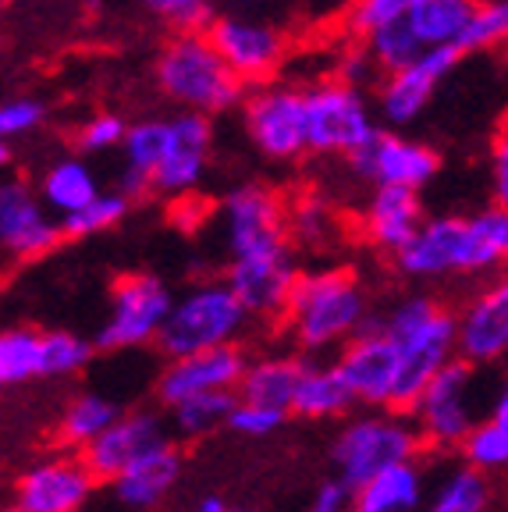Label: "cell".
I'll return each mask as SVG.
<instances>
[{"label":"cell","instance_id":"6da1fadb","mask_svg":"<svg viewBox=\"0 0 508 512\" xmlns=\"http://www.w3.org/2000/svg\"><path fill=\"white\" fill-rule=\"evenodd\" d=\"M381 324L402 356L391 413H416L434 377L459 360V313L430 296H409L381 313Z\"/></svg>","mask_w":508,"mask_h":512},{"label":"cell","instance_id":"7a4b0ae2","mask_svg":"<svg viewBox=\"0 0 508 512\" xmlns=\"http://www.w3.org/2000/svg\"><path fill=\"white\" fill-rule=\"evenodd\" d=\"M370 306L352 271H310L299 274L288 299L285 324L306 352L349 345L363 331Z\"/></svg>","mask_w":508,"mask_h":512},{"label":"cell","instance_id":"3957f363","mask_svg":"<svg viewBox=\"0 0 508 512\" xmlns=\"http://www.w3.org/2000/svg\"><path fill=\"white\" fill-rule=\"evenodd\" d=\"M157 86L167 100L196 114L228 111L242 100L246 82L231 72L207 32H178L157 57Z\"/></svg>","mask_w":508,"mask_h":512},{"label":"cell","instance_id":"277c9868","mask_svg":"<svg viewBox=\"0 0 508 512\" xmlns=\"http://www.w3.org/2000/svg\"><path fill=\"white\" fill-rule=\"evenodd\" d=\"M249 310L228 288V281H203L175 299V310L167 317L157 338V349L171 360H185L196 352L239 345V335L249 324Z\"/></svg>","mask_w":508,"mask_h":512},{"label":"cell","instance_id":"5b68a950","mask_svg":"<svg viewBox=\"0 0 508 512\" xmlns=\"http://www.w3.org/2000/svg\"><path fill=\"white\" fill-rule=\"evenodd\" d=\"M423 448L420 427L405 424L402 413H370L356 416L338 431L331 445V463L338 470V480L359 491L377 473L391 470L398 463H413V456Z\"/></svg>","mask_w":508,"mask_h":512},{"label":"cell","instance_id":"8992f818","mask_svg":"<svg viewBox=\"0 0 508 512\" xmlns=\"http://www.w3.org/2000/svg\"><path fill=\"white\" fill-rule=\"evenodd\" d=\"M395 264L409 278H445V274H484L501 260L491 253L473 217H430L409 246L395 256Z\"/></svg>","mask_w":508,"mask_h":512},{"label":"cell","instance_id":"52a82bcc","mask_svg":"<svg viewBox=\"0 0 508 512\" xmlns=\"http://www.w3.org/2000/svg\"><path fill=\"white\" fill-rule=\"evenodd\" d=\"M171 310L175 296L157 274H121L111 285V317L104 320L93 345L100 352L157 345Z\"/></svg>","mask_w":508,"mask_h":512},{"label":"cell","instance_id":"ba28073f","mask_svg":"<svg viewBox=\"0 0 508 512\" xmlns=\"http://www.w3.org/2000/svg\"><path fill=\"white\" fill-rule=\"evenodd\" d=\"M306 132L313 153H352L377 136L363 93L345 82H324L306 93Z\"/></svg>","mask_w":508,"mask_h":512},{"label":"cell","instance_id":"9c48e42d","mask_svg":"<svg viewBox=\"0 0 508 512\" xmlns=\"http://www.w3.org/2000/svg\"><path fill=\"white\" fill-rule=\"evenodd\" d=\"M288 224L292 221L285 214V203L267 185H239L224 200V239H228L231 260L288 249Z\"/></svg>","mask_w":508,"mask_h":512},{"label":"cell","instance_id":"30bf717a","mask_svg":"<svg viewBox=\"0 0 508 512\" xmlns=\"http://www.w3.org/2000/svg\"><path fill=\"white\" fill-rule=\"evenodd\" d=\"M473 363L455 360L448 363L441 374L434 377V384L427 388V395L416 406V420H420V434L427 445L434 448H462V441L477 431V413H473V381H477Z\"/></svg>","mask_w":508,"mask_h":512},{"label":"cell","instance_id":"8fae6325","mask_svg":"<svg viewBox=\"0 0 508 512\" xmlns=\"http://www.w3.org/2000/svg\"><path fill=\"white\" fill-rule=\"evenodd\" d=\"M246 132L256 150L274 160H295L310 150L306 93L288 86H263L246 100Z\"/></svg>","mask_w":508,"mask_h":512},{"label":"cell","instance_id":"7c38bea8","mask_svg":"<svg viewBox=\"0 0 508 512\" xmlns=\"http://www.w3.org/2000/svg\"><path fill=\"white\" fill-rule=\"evenodd\" d=\"M61 239V217H50L40 189H32L22 178H8L0 185V246L15 260H40L54 253Z\"/></svg>","mask_w":508,"mask_h":512},{"label":"cell","instance_id":"4fadbf2b","mask_svg":"<svg viewBox=\"0 0 508 512\" xmlns=\"http://www.w3.org/2000/svg\"><path fill=\"white\" fill-rule=\"evenodd\" d=\"M175 445L171 441V427L164 424V416L153 413V409H132L104 434L96 438L89 448H82V463L89 466V473L100 480H118L121 473L132 463H139L150 452H160V448Z\"/></svg>","mask_w":508,"mask_h":512},{"label":"cell","instance_id":"5bb4252c","mask_svg":"<svg viewBox=\"0 0 508 512\" xmlns=\"http://www.w3.org/2000/svg\"><path fill=\"white\" fill-rule=\"evenodd\" d=\"M249 370L246 352L239 345H224V349L196 352L185 360H171L157 377V399L167 409L182 406L196 395L210 392H239L242 377Z\"/></svg>","mask_w":508,"mask_h":512},{"label":"cell","instance_id":"9a60e30c","mask_svg":"<svg viewBox=\"0 0 508 512\" xmlns=\"http://www.w3.org/2000/svg\"><path fill=\"white\" fill-rule=\"evenodd\" d=\"M349 164L356 168V175L370 178L377 189H413V192H420L441 171V157L430 146L402 139L395 132H381V128H377V136L363 150L352 153Z\"/></svg>","mask_w":508,"mask_h":512},{"label":"cell","instance_id":"2e32d148","mask_svg":"<svg viewBox=\"0 0 508 512\" xmlns=\"http://www.w3.org/2000/svg\"><path fill=\"white\" fill-rule=\"evenodd\" d=\"M96 488L82 459H43L18 473L11 512H79Z\"/></svg>","mask_w":508,"mask_h":512},{"label":"cell","instance_id":"e0dca14e","mask_svg":"<svg viewBox=\"0 0 508 512\" xmlns=\"http://www.w3.org/2000/svg\"><path fill=\"white\" fill-rule=\"evenodd\" d=\"M207 36L242 82H260L274 75L285 57V36L274 25L256 22V18L221 15L210 22Z\"/></svg>","mask_w":508,"mask_h":512},{"label":"cell","instance_id":"ac0fdd59","mask_svg":"<svg viewBox=\"0 0 508 512\" xmlns=\"http://www.w3.org/2000/svg\"><path fill=\"white\" fill-rule=\"evenodd\" d=\"M295 281H299V271H295L288 249L263 256H239L228 264V288L239 296L249 317L285 320Z\"/></svg>","mask_w":508,"mask_h":512},{"label":"cell","instance_id":"d6986e66","mask_svg":"<svg viewBox=\"0 0 508 512\" xmlns=\"http://www.w3.org/2000/svg\"><path fill=\"white\" fill-rule=\"evenodd\" d=\"M334 367L342 370L345 384L352 388L356 402L377 409H391L398 388V370H402V356L398 345L388 335H356L342 352Z\"/></svg>","mask_w":508,"mask_h":512},{"label":"cell","instance_id":"ffe728a7","mask_svg":"<svg viewBox=\"0 0 508 512\" xmlns=\"http://www.w3.org/2000/svg\"><path fill=\"white\" fill-rule=\"evenodd\" d=\"M508 356V274L459 310V360L491 367Z\"/></svg>","mask_w":508,"mask_h":512},{"label":"cell","instance_id":"44dd1931","mask_svg":"<svg viewBox=\"0 0 508 512\" xmlns=\"http://www.w3.org/2000/svg\"><path fill=\"white\" fill-rule=\"evenodd\" d=\"M171 121V139H167V153L160 160V168L153 171V192L160 196H182L192 192L203 175H207V157H210V121L207 114L185 111L175 114Z\"/></svg>","mask_w":508,"mask_h":512},{"label":"cell","instance_id":"7402d4cb","mask_svg":"<svg viewBox=\"0 0 508 512\" xmlns=\"http://www.w3.org/2000/svg\"><path fill=\"white\" fill-rule=\"evenodd\" d=\"M462 50L459 47H437L427 50L413 68H405L398 75H388V82L381 86V114L388 125H409L423 114V107L430 104L437 82L445 79L459 64Z\"/></svg>","mask_w":508,"mask_h":512},{"label":"cell","instance_id":"603a6c76","mask_svg":"<svg viewBox=\"0 0 508 512\" xmlns=\"http://www.w3.org/2000/svg\"><path fill=\"white\" fill-rule=\"evenodd\" d=\"M423 203L413 189H377L366 203L363 232L377 249L398 256L423 228Z\"/></svg>","mask_w":508,"mask_h":512},{"label":"cell","instance_id":"cb8c5ba5","mask_svg":"<svg viewBox=\"0 0 508 512\" xmlns=\"http://www.w3.org/2000/svg\"><path fill=\"white\" fill-rule=\"evenodd\" d=\"M178 477H182V452L175 445L160 448V452H150L139 463H132L111 488L118 495L121 505L135 512L157 509L160 502L167 498V491L175 488Z\"/></svg>","mask_w":508,"mask_h":512},{"label":"cell","instance_id":"d4e9b609","mask_svg":"<svg viewBox=\"0 0 508 512\" xmlns=\"http://www.w3.org/2000/svg\"><path fill=\"white\" fill-rule=\"evenodd\" d=\"M306 367L310 363L299 360V356H263V360H253L239 384V399L292 413L295 392H299L302 377H306Z\"/></svg>","mask_w":508,"mask_h":512},{"label":"cell","instance_id":"484cf974","mask_svg":"<svg viewBox=\"0 0 508 512\" xmlns=\"http://www.w3.org/2000/svg\"><path fill=\"white\" fill-rule=\"evenodd\" d=\"M40 200L47 203V210H54L57 217H72L79 210H86L89 203L100 196V182H96L93 168L79 157L54 160L40 178Z\"/></svg>","mask_w":508,"mask_h":512},{"label":"cell","instance_id":"4316f807","mask_svg":"<svg viewBox=\"0 0 508 512\" xmlns=\"http://www.w3.org/2000/svg\"><path fill=\"white\" fill-rule=\"evenodd\" d=\"M359 512H420L423 509V470L416 463H398L377 473L356 491Z\"/></svg>","mask_w":508,"mask_h":512},{"label":"cell","instance_id":"83f0119b","mask_svg":"<svg viewBox=\"0 0 508 512\" xmlns=\"http://www.w3.org/2000/svg\"><path fill=\"white\" fill-rule=\"evenodd\" d=\"M477 11L480 0H420L416 11L409 15V29L416 32L423 50L459 47L462 32L469 29Z\"/></svg>","mask_w":508,"mask_h":512},{"label":"cell","instance_id":"f1b7e54d","mask_svg":"<svg viewBox=\"0 0 508 512\" xmlns=\"http://www.w3.org/2000/svg\"><path fill=\"white\" fill-rule=\"evenodd\" d=\"M356 402L352 388L345 384L342 370L334 367H317L310 363L306 377H302L299 392H295L292 413L306 416V420H331V416H345Z\"/></svg>","mask_w":508,"mask_h":512},{"label":"cell","instance_id":"f546056e","mask_svg":"<svg viewBox=\"0 0 508 512\" xmlns=\"http://www.w3.org/2000/svg\"><path fill=\"white\" fill-rule=\"evenodd\" d=\"M121 416H125V409L114 399H107V395H96V392L75 395V399L64 406L61 420H57V438H61V445H72L82 452V448H89L96 438H104Z\"/></svg>","mask_w":508,"mask_h":512},{"label":"cell","instance_id":"4dcf8cb0","mask_svg":"<svg viewBox=\"0 0 508 512\" xmlns=\"http://www.w3.org/2000/svg\"><path fill=\"white\" fill-rule=\"evenodd\" d=\"M239 406V392H210V395H196V399L182 402V406L171 409V431L185 441L207 438L217 427H228L231 413Z\"/></svg>","mask_w":508,"mask_h":512},{"label":"cell","instance_id":"1f68e13d","mask_svg":"<svg viewBox=\"0 0 508 512\" xmlns=\"http://www.w3.org/2000/svg\"><path fill=\"white\" fill-rule=\"evenodd\" d=\"M487 509H491L487 473L462 463L441 480V488L434 491L430 502H423L420 512H487Z\"/></svg>","mask_w":508,"mask_h":512},{"label":"cell","instance_id":"d6a6232c","mask_svg":"<svg viewBox=\"0 0 508 512\" xmlns=\"http://www.w3.org/2000/svg\"><path fill=\"white\" fill-rule=\"evenodd\" d=\"M43 377V331L8 328L0 335V381L4 388Z\"/></svg>","mask_w":508,"mask_h":512},{"label":"cell","instance_id":"836d02e7","mask_svg":"<svg viewBox=\"0 0 508 512\" xmlns=\"http://www.w3.org/2000/svg\"><path fill=\"white\" fill-rule=\"evenodd\" d=\"M363 50L370 54V61L377 64V72L384 75H398L405 68H413L427 50L416 40V32L409 29V22L388 25V29L374 32L370 40H363Z\"/></svg>","mask_w":508,"mask_h":512},{"label":"cell","instance_id":"e575fe53","mask_svg":"<svg viewBox=\"0 0 508 512\" xmlns=\"http://www.w3.org/2000/svg\"><path fill=\"white\" fill-rule=\"evenodd\" d=\"M167 139H171V121L146 118V121L128 125L125 164L153 178V171L160 168V160H164V153H167Z\"/></svg>","mask_w":508,"mask_h":512},{"label":"cell","instance_id":"d590c367","mask_svg":"<svg viewBox=\"0 0 508 512\" xmlns=\"http://www.w3.org/2000/svg\"><path fill=\"white\" fill-rule=\"evenodd\" d=\"M459 452L466 459V466H473L480 473L508 470V424L487 416L477 424V431L462 441Z\"/></svg>","mask_w":508,"mask_h":512},{"label":"cell","instance_id":"8d00e7d4","mask_svg":"<svg viewBox=\"0 0 508 512\" xmlns=\"http://www.w3.org/2000/svg\"><path fill=\"white\" fill-rule=\"evenodd\" d=\"M96 345L72 331H43V377H72L89 367Z\"/></svg>","mask_w":508,"mask_h":512},{"label":"cell","instance_id":"74e56055","mask_svg":"<svg viewBox=\"0 0 508 512\" xmlns=\"http://www.w3.org/2000/svg\"><path fill=\"white\" fill-rule=\"evenodd\" d=\"M128 203H132V200H125L118 189L100 192V196H96L86 210H79V214H72V217H64V221H61L64 239H89V235L111 232L114 224L125 221Z\"/></svg>","mask_w":508,"mask_h":512},{"label":"cell","instance_id":"f35d334b","mask_svg":"<svg viewBox=\"0 0 508 512\" xmlns=\"http://www.w3.org/2000/svg\"><path fill=\"white\" fill-rule=\"evenodd\" d=\"M501 43H508V0H487L473 15L469 29L462 32L459 50L462 54H473V50L501 47Z\"/></svg>","mask_w":508,"mask_h":512},{"label":"cell","instance_id":"ab89813d","mask_svg":"<svg viewBox=\"0 0 508 512\" xmlns=\"http://www.w3.org/2000/svg\"><path fill=\"white\" fill-rule=\"evenodd\" d=\"M420 0H356V8L349 11V29L363 40H370L374 32L388 29V25L409 22Z\"/></svg>","mask_w":508,"mask_h":512},{"label":"cell","instance_id":"60d3db41","mask_svg":"<svg viewBox=\"0 0 508 512\" xmlns=\"http://www.w3.org/2000/svg\"><path fill=\"white\" fill-rule=\"evenodd\" d=\"M288 413L285 409H270V406H256V402H242L231 413L228 427L235 434H246V438H267V434H278L285 427Z\"/></svg>","mask_w":508,"mask_h":512},{"label":"cell","instance_id":"b9f144b4","mask_svg":"<svg viewBox=\"0 0 508 512\" xmlns=\"http://www.w3.org/2000/svg\"><path fill=\"white\" fill-rule=\"evenodd\" d=\"M146 8L157 11L182 32H207L214 15H210V0H143Z\"/></svg>","mask_w":508,"mask_h":512},{"label":"cell","instance_id":"7bdbcfd3","mask_svg":"<svg viewBox=\"0 0 508 512\" xmlns=\"http://www.w3.org/2000/svg\"><path fill=\"white\" fill-rule=\"evenodd\" d=\"M43 118H47V107L40 100H32V96L8 100V104L0 107V136L4 139L29 136V132H36L43 125Z\"/></svg>","mask_w":508,"mask_h":512},{"label":"cell","instance_id":"ee69618b","mask_svg":"<svg viewBox=\"0 0 508 512\" xmlns=\"http://www.w3.org/2000/svg\"><path fill=\"white\" fill-rule=\"evenodd\" d=\"M125 136H128V125L118 118V114H96L89 118L86 125L79 128V150L86 153H104L111 146H125Z\"/></svg>","mask_w":508,"mask_h":512},{"label":"cell","instance_id":"f6af8a7d","mask_svg":"<svg viewBox=\"0 0 508 512\" xmlns=\"http://www.w3.org/2000/svg\"><path fill=\"white\" fill-rule=\"evenodd\" d=\"M356 509V491L342 480H324L310 502V512H352Z\"/></svg>","mask_w":508,"mask_h":512},{"label":"cell","instance_id":"bcb514c9","mask_svg":"<svg viewBox=\"0 0 508 512\" xmlns=\"http://www.w3.org/2000/svg\"><path fill=\"white\" fill-rule=\"evenodd\" d=\"M491 178H494V200H498V207L508 210V128L494 139Z\"/></svg>","mask_w":508,"mask_h":512},{"label":"cell","instance_id":"7dc6e473","mask_svg":"<svg viewBox=\"0 0 508 512\" xmlns=\"http://www.w3.org/2000/svg\"><path fill=\"white\" fill-rule=\"evenodd\" d=\"M292 228L302 235V239H310V242H313V239H317V235L327 228V210L320 207V203L306 200V203L299 207V214L292 217Z\"/></svg>","mask_w":508,"mask_h":512},{"label":"cell","instance_id":"c3c4849f","mask_svg":"<svg viewBox=\"0 0 508 512\" xmlns=\"http://www.w3.org/2000/svg\"><path fill=\"white\" fill-rule=\"evenodd\" d=\"M374 72H377V64L370 61V54H366V50H356V54L345 57L342 82H345V86H356V82H366Z\"/></svg>","mask_w":508,"mask_h":512},{"label":"cell","instance_id":"681fc988","mask_svg":"<svg viewBox=\"0 0 508 512\" xmlns=\"http://www.w3.org/2000/svg\"><path fill=\"white\" fill-rule=\"evenodd\" d=\"M150 189H153V178L125 164V171H121V178H118V192H121V196H125V200H143Z\"/></svg>","mask_w":508,"mask_h":512},{"label":"cell","instance_id":"f907efd6","mask_svg":"<svg viewBox=\"0 0 508 512\" xmlns=\"http://www.w3.org/2000/svg\"><path fill=\"white\" fill-rule=\"evenodd\" d=\"M192 512H231V509L221 495H203L196 505H192Z\"/></svg>","mask_w":508,"mask_h":512},{"label":"cell","instance_id":"816d5d0a","mask_svg":"<svg viewBox=\"0 0 508 512\" xmlns=\"http://www.w3.org/2000/svg\"><path fill=\"white\" fill-rule=\"evenodd\" d=\"M494 420H501V424H508V381H505V388L498 392V399H494Z\"/></svg>","mask_w":508,"mask_h":512},{"label":"cell","instance_id":"f5cc1de1","mask_svg":"<svg viewBox=\"0 0 508 512\" xmlns=\"http://www.w3.org/2000/svg\"><path fill=\"white\" fill-rule=\"evenodd\" d=\"M0 160H4V164H11V143H8V139L0 143Z\"/></svg>","mask_w":508,"mask_h":512},{"label":"cell","instance_id":"db71d44e","mask_svg":"<svg viewBox=\"0 0 508 512\" xmlns=\"http://www.w3.org/2000/svg\"><path fill=\"white\" fill-rule=\"evenodd\" d=\"M231 4H253V0H231Z\"/></svg>","mask_w":508,"mask_h":512},{"label":"cell","instance_id":"11a10c76","mask_svg":"<svg viewBox=\"0 0 508 512\" xmlns=\"http://www.w3.org/2000/svg\"><path fill=\"white\" fill-rule=\"evenodd\" d=\"M231 512H249V509H231Z\"/></svg>","mask_w":508,"mask_h":512},{"label":"cell","instance_id":"9f6ffc18","mask_svg":"<svg viewBox=\"0 0 508 512\" xmlns=\"http://www.w3.org/2000/svg\"><path fill=\"white\" fill-rule=\"evenodd\" d=\"M352 512H359V509H352Z\"/></svg>","mask_w":508,"mask_h":512}]
</instances>
